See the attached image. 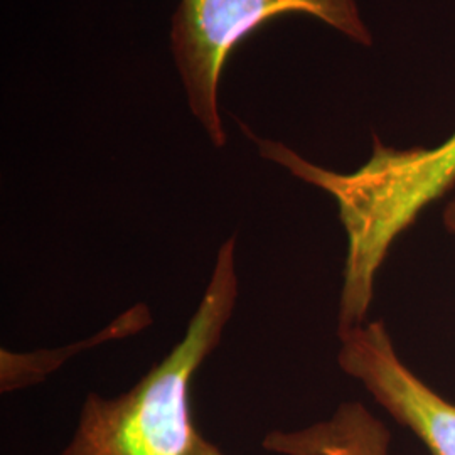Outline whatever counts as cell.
Wrapping results in <instances>:
<instances>
[{
    "instance_id": "cell-7",
    "label": "cell",
    "mask_w": 455,
    "mask_h": 455,
    "mask_svg": "<svg viewBox=\"0 0 455 455\" xmlns=\"http://www.w3.org/2000/svg\"><path fill=\"white\" fill-rule=\"evenodd\" d=\"M443 225L447 231L455 236V199L451 201L443 212Z\"/></svg>"
},
{
    "instance_id": "cell-2",
    "label": "cell",
    "mask_w": 455,
    "mask_h": 455,
    "mask_svg": "<svg viewBox=\"0 0 455 455\" xmlns=\"http://www.w3.org/2000/svg\"><path fill=\"white\" fill-rule=\"evenodd\" d=\"M236 235L221 243L210 282L180 341L131 390L88 393L76 428L60 455H188L195 437L189 390L221 342L238 302Z\"/></svg>"
},
{
    "instance_id": "cell-4",
    "label": "cell",
    "mask_w": 455,
    "mask_h": 455,
    "mask_svg": "<svg viewBox=\"0 0 455 455\" xmlns=\"http://www.w3.org/2000/svg\"><path fill=\"white\" fill-rule=\"evenodd\" d=\"M339 368L359 381L393 420L432 455H455V405L425 385L398 356L381 321L339 332Z\"/></svg>"
},
{
    "instance_id": "cell-5",
    "label": "cell",
    "mask_w": 455,
    "mask_h": 455,
    "mask_svg": "<svg viewBox=\"0 0 455 455\" xmlns=\"http://www.w3.org/2000/svg\"><path fill=\"white\" fill-rule=\"evenodd\" d=\"M261 447L276 455H391V434L363 403L346 402L306 428L267 434Z\"/></svg>"
},
{
    "instance_id": "cell-3",
    "label": "cell",
    "mask_w": 455,
    "mask_h": 455,
    "mask_svg": "<svg viewBox=\"0 0 455 455\" xmlns=\"http://www.w3.org/2000/svg\"><path fill=\"white\" fill-rule=\"evenodd\" d=\"M285 14L315 17L361 46L373 44L356 0H180L171 48L189 108L216 148L227 146L218 93L229 56L265 22Z\"/></svg>"
},
{
    "instance_id": "cell-1",
    "label": "cell",
    "mask_w": 455,
    "mask_h": 455,
    "mask_svg": "<svg viewBox=\"0 0 455 455\" xmlns=\"http://www.w3.org/2000/svg\"><path fill=\"white\" fill-rule=\"evenodd\" d=\"M242 127L257 142L263 159L334 197L347 242L338 334L364 324L376 275L395 240L455 184V132L430 148H395L374 135L371 157L358 171L342 174Z\"/></svg>"
},
{
    "instance_id": "cell-6",
    "label": "cell",
    "mask_w": 455,
    "mask_h": 455,
    "mask_svg": "<svg viewBox=\"0 0 455 455\" xmlns=\"http://www.w3.org/2000/svg\"><path fill=\"white\" fill-rule=\"evenodd\" d=\"M188 455H225L214 443H212V440L206 439L199 430H196L195 437H193V442H191V445H189V451H188Z\"/></svg>"
}]
</instances>
